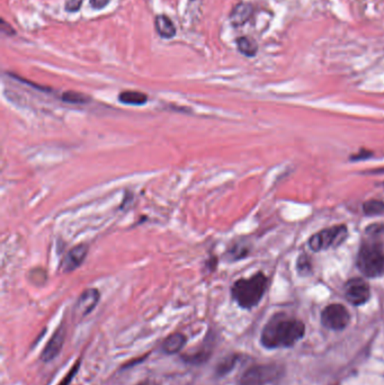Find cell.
Masks as SVG:
<instances>
[{
  "instance_id": "6da1fadb",
  "label": "cell",
  "mask_w": 384,
  "mask_h": 385,
  "mask_svg": "<svg viewBox=\"0 0 384 385\" xmlns=\"http://www.w3.org/2000/svg\"><path fill=\"white\" fill-rule=\"evenodd\" d=\"M304 330L303 323L300 320L276 314L262 329V343L269 350L291 347L303 337Z\"/></svg>"
},
{
  "instance_id": "ffe728a7",
  "label": "cell",
  "mask_w": 384,
  "mask_h": 385,
  "mask_svg": "<svg viewBox=\"0 0 384 385\" xmlns=\"http://www.w3.org/2000/svg\"><path fill=\"white\" fill-rule=\"evenodd\" d=\"M83 3H84V0H67L65 8L67 12H76L81 8Z\"/></svg>"
},
{
  "instance_id": "5b68a950",
  "label": "cell",
  "mask_w": 384,
  "mask_h": 385,
  "mask_svg": "<svg viewBox=\"0 0 384 385\" xmlns=\"http://www.w3.org/2000/svg\"><path fill=\"white\" fill-rule=\"evenodd\" d=\"M351 320L347 309L342 305H328L322 311V323L326 328L331 330H342L347 327Z\"/></svg>"
},
{
  "instance_id": "7a4b0ae2",
  "label": "cell",
  "mask_w": 384,
  "mask_h": 385,
  "mask_svg": "<svg viewBox=\"0 0 384 385\" xmlns=\"http://www.w3.org/2000/svg\"><path fill=\"white\" fill-rule=\"evenodd\" d=\"M358 250L356 265L367 277L384 275V238L378 230H369Z\"/></svg>"
},
{
  "instance_id": "3957f363",
  "label": "cell",
  "mask_w": 384,
  "mask_h": 385,
  "mask_svg": "<svg viewBox=\"0 0 384 385\" xmlns=\"http://www.w3.org/2000/svg\"><path fill=\"white\" fill-rule=\"evenodd\" d=\"M268 280L262 273L251 277L240 278L231 287L233 300L242 309H251L258 305L267 289Z\"/></svg>"
},
{
  "instance_id": "8fae6325",
  "label": "cell",
  "mask_w": 384,
  "mask_h": 385,
  "mask_svg": "<svg viewBox=\"0 0 384 385\" xmlns=\"http://www.w3.org/2000/svg\"><path fill=\"white\" fill-rule=\"evenodd\" d=\"M253 12V9L251 3H238V5L235 6V8L233 9L231 14H230V22H231V24H233V26H242V25L246 24V23L251 19Z\"/></svg>"
},
{
  "instance_id": "ac0fdd59",
  "label": "cell",
  "mask_w": 384,
  "mask_h": 385,
  "mask_svg": "<svg viewBox=\"0 0 384 385\" xmlns=\"http://www.w3.org/2000/svg\"><path fill=\"white\" fill-rule=\"evenodd\" d=\"M364 213L369 216L382 214L384 212V203L382 200H369L363 205Z\"/></svg>"
},
{
  "instance_id": "2e32d148",
  "label": "cell",
  "mask_w": 384,
  "mask_h": 385,
  "mask_svg": "<svg viewBox=\"0 0 384 385\" xmlns=\"http://www.w3.org/2000/svg\"><path fill=\"white\" fill-rule=\"evenodd\" d=\"M249 247L247 245H244L242 242H238L233 246L228 251V257L231 262H235V260H240L244 257H247L249 254Z\"/></svg>"
},
{
  "instance_id": "e0dca14e",
  "label": "cell",
  "mask_w": 384,
  "mask_h": 385,
  "mask_svg": "<svg viewBox=\"0 0 384 385\" xmlns=\"http://www.w3.org/2000/svg\"><path fill=\"white\" fill-rule=\"evenodd\" d=\"M61 99H62L63 102L76 105L88 104L90 101L88 96L83 93H77V92H66V93H63Z\"/></svg>"
},
{
  "instance_id": "52a82bcc",
  "label": "cell",
  "mask_w": 384,
  "mask_h": 385,
  "mask_svg": "<svg viewBox=\"0 0 384 385\" xmlns=\"http://www.w3.org/2000/svg\"><path fill=\"white\" fill-rule=\"evenodd\" d=\"M278 377H280V368H276L275 365H264L248 370L244 375L242 382L246 385L265 384L274 381Z\"/></svg>"
},
{
  "instance_id": "30bf717a",
  "label": "cell",
  "mask_w": 384,
  "mask_h": 385,
  "mask_svg": "<svg viewBox=\"0 0 384 385\" xmlns=\"http://www.w3.org/2000/svg\"><path fill=\"white\" fill-rule=\"evenodd\" d=\"M63 341H65V332L62 329H58V332L52 336L48 345L45 346L42 352L41 359L43 361H50L57 357L60 350L62 348Z\"/></svg>"
},
{
  "instance_id": "7402d4cb",
  "label": "cell",
  "mask_w": 384,
  "mask_h": 385,
  "mask_svg": "<svg viewBox=\"0 0 384 385\" xmlns=\"http://www.w3.org/2000/svg\"><path fill=\"white\" fill-rule=\"evenodd\" d=\"M90 3L94 9H103L108 6L110 0H90Z\"/></svg>"
},
{
  "instance_id": "9a60e30c",
  "label": "cell",
  "mask_w": 384,
  "mask_h": 385,
  "mask_svg": "<svg viewBox=\"0 0 384 385\" xmlns=\"http://www.w3.org/2000/svg\"><path fill=\"white\" fill-rule=\"evenodd\" d=\"M237 46H238L239 51L246 57H255L258 51L257 43L247 36H242V37L237 39Z\"/></svg>"
},
{
  "instance_id": "44dd1931",
  "label": "cell",
  "mask_w": 384,
  "mask_h": 385,
  "mask_svg": "<svg viewBox=\"0 0 384 385\" xmlns=\"http://www.w3.org/2000/svg\"><path fill=\"white\" fill-rule=\"evenodd\" d=\"M79 364H81V361H78L77 363H76L75 366L72 368V370L69 372L68 375L63 379L62 382L60 383L59 385H69V383L72 382V379H74V377H75L76 373L78 372Z\"/></svg>"
},
{
  "instance_id": "277c9868",
  "label": "cell",
  "mask_w": 384,
  "mask_h": 385,
  "mask_svg": "<svg viewBox=\"0 0 384 385\" xmlns=\"http://www.w3.org/2000/svg\"><path fill=\"white\" fill-rule=\"evenodd\" d=\"M347 236L349 230L346 225H335L313 234L309 239V247L313 251L327 250L342 245Z\"/></svg>"
},
{
  "instance_id": "7c38bea8",
  "label": "cell",
  "mask_w": 384,
  "mask_h": 385,
  "mask_svg": "<svg viewBox=\"0 0 384 385\" xmlns=\"http://www.w3.org/2000/svg\"><path fill=\"white\" fill-rule=\"evenodd\" d=\"M156 31L162 39H172L176 35V27L166 15H158L155 19Z\"/></svg>"
},
{
  "instance_id": "4fadbf2b",
  "label": "cell",
  "mask_w": 384,
  "mask_h": 385,
  "mask_svg": "<svg viewBox=\"0 0 384 385\" xmlns=\"http://www.w3.org/2000/svg\"><path fill=\"white\" fill-rule=\"evenodd\" d=\"M119 101L122 104L132 105V106H142L148 102V95L141 92L126 90L119 95Z\"/></svg>"
},
{
  "instance_id": "9c48e42d",
  "label": "cell",
  "mask_w": 384,
  "mask_h": 385,
  "mask_svg": "<svg viewBox=\"0 0 384 385\" xmlns=\"http://www.w3.org/2000/svg\"><path fill=\"white\" fill-rule=\"evenodd\" d=\"M99 301V292L96 289H90L81 294L76 305V312L85 317L90 314Z\"/></svg>"
},
{
  "instance_id": "d6986e66",
  "label": "cell",
  "mask_w": 384,
  "mask_h": 385,
  "mask_svg": "<svg viewBox=\"0 0 384 385\" xmlns=\"http://www.w3.org/2000/svg\"><path fill=\"white\" fill-rule=\"evenodd\" d=\"M310 269H311V263H310L307 255H301L298 260L299 273H301V274H306V273L310 272Z\"/></svg>"
},
{
  "instance_id": "8992f818",
  "label": "cell",
  "mask_w": 384,
  "mask_h": 385,
  "mask_svg": "<svg viewBox=\"0 0 384 385\" xmlns=\"http://www.w3.org/2000/svg\"><path fill=\"white\" fill-rule=\"evenodd\" d=\"M345 296L351 305H364L371 296L369 285L362 278H351L345 284Z\"/></svg>"
},
{
  "instance_id": "603a6c76",
  "label": "cell",
  "mask_w": 384,
  "mask_h": 385,
  "mask_svg": "<svg viewBox=\"0 0 384 385\" xmlns=\"http://www.w3.org/2000/svg\"><path fill=\"white\" fill-rule=\"evenodd\" d=\"M139 385H160L159 383L155 382V381H151V379H148V381H144V382L141 383Z\"/></svg>"
},
{
  "instance_id": "5bb4252c",
  "label": "cell",
  "mask_w": 384,
  "mask_h": 385,
  "mask_svg": "<svg viewBox=\"0 0 384 385\" xmlns=\"http://www.w3.org/2000/svg\"><path fill=\"white\" fill-rule=\"evenodd\" d=\"M186 343V337L181 332L170 334L169 337L164 341L162 350L167 354H177L183 350V347Z\"/></svg>"
},
{
  "instance_id": "ba28073f",
  "label": "cell",
  "mask_w": 384,
  "mask_h": 385,
  "mask_svg": "<svg viewBox=\"0 0 384 385\" xmlns=\"http://www.w3.org/2000/svg\"><path fill=\"white\" fill-rule=\"evenodd\" d=\"M88 254V247L86 245H78L75 248L69 251L65 257L62 263V271L65 273L74 272L84 263Z\"/></svg>"
}]
</instances>
